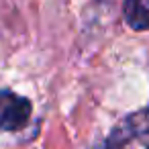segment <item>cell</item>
Returning a JSON list of instances; mask_svg holds the SVG:
<instances>
[{"label": "cell", "mask_w": 149, "mask_h": 149, "mask_svg": "<svg viewBox=\"0 0 149 149\" xmlns=\"http://www.w3.org/2000/svg\"><path fill=\"white\" fill-rule=\"evenodd\" d=\"M133 139L141 141L149 149V106L133 112L120 125H116L106 137L102 149H129Z\"/></svg>", "instance_id": "obj_1"}, {"label": "cell", "mask_w": 149, "mask_h": 149, "mask_svg": "<svg viewBox=\"0 0 149 149\" xmlns=\"http://www.w3.org/2000/svg\"><path fill=\"white\" fill-rule=\"evenodd\" d=\"M33 112V104L29 98L13 92L0 90V131L17 133L27 127Z\"/></svg>", "instance_id": "obj_2"}, {"label": "cell", "mask_w": 149, "mask_h": 149, "mask_svg": "<svg viewBox=\"0 0 149 149\" xmlns=\"http://www.w3.org/2000/svg\"><path fill=\"white\" fill-rule=\"evenodd\" d=\"M123 15L133 31H149V0H125Z\"/></svg>", "instance_id": "obj_3"}]
</instances>
